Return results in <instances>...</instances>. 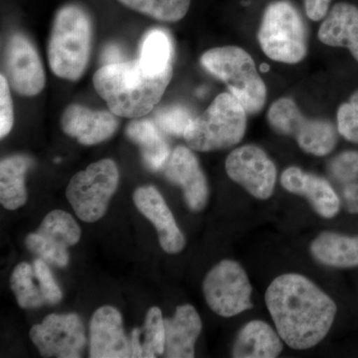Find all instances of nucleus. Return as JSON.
<instances>
[{
  "instance_id": "nucleus-31",
  "label": "nucleus",
  "mask_w": 358,
  "mask_h": 358,
  "mask_svg": "<svg viewBox=\"0 0 358 358\" xmlns=\"http://www.w3.org/2000/svg\"><path fill=\"white\" fill-rule=\"evenodd\" d=\"M336 127L339 136L358 145V89L346 102L341 103L336 113Z\"/></svg>"
},
{
  "instance_id": "nucleus-15",
  "label": "nucleus",
  "mask_w": 358,
  "mask_h": 358,
  "mask_svg": "<svg viewBox=\"0 0 358 358\" xmlns=\"http://www.w3.org/2000/svg\"><path fill=\"white\" fill-rule=\"evenodd\" d=\"M281 185L292 194L308 200L313 211L324 219H333L341 208V197L327 179L303 171L301 167L289 166L282 173Z\"/></svg>"
},
{
  "instance_id": "nucleus-3",
  "label": "nucleus",
  "mask_w": 358,
  "mask_h": 358,
  "mask_svg": "<svg viewBox=\"0 0 358 358\" xmlns=\"http://www.w3.org/2000/svg\"><path fill=\"white\" fill-rule=\"evenodd\" d=\"M93 27L82 7L69 4L59 9L48 43V61L56 76L77 81L83 76L91 55Z\"/></svg>"
},
{
  "instance_id": "nucleus-33",
  "label": "nucleus",
  "mask_w": 358,
  "mask_h": 358,
  "mask_svg": "<svg viewBox=\"0 0 358 358\" xmlns=\"http://www.w3.org/2000/svg\"><path fill=\"white\" fill-rule=\"evenodd\" d=\"M13 103L10 86L3 74L0 76V138H4L13 127Z\"/></svg>"
},
{
  "instance_id": "nucleus-22",
  "label": "nucleus",
  "mask_w": 358,
  "mask_h": 358,
  "mask_svg": "<svg viewBox=\"0 0 358 358\" xmlns=\"http://www.w3.org/2000/svg\"><path fill=\"white\" fill-rule=\"evenodd\" d=\"M310 253L317 263L326 267L358 268V236L324 231L313 240Z\"/></svg>"
},
{
  "instance_id": "nucleus-17",
  "label": "nucleus",
  "mask_w": 358,
  "mask_h": 358,
  "mask_svg": "<svg viewBox=\"0 0 358 358\" xmlns=\"http://www.w3.org/2000/svg\"><path fill=\"white\" fill-rule=\"evenodd\" d=\"M133 199L138 211L154 224L162 250L167 254L180 253L186 245L185 235L159 190L152 185L141 186Z\"/></svg>"
},
{
  "instance_id": "nucleus-19",
  "label": "nucleus",
  "mask_w": 358,
  "mask_h": 358,
  "mask_svg": "<svg viewBox=\"0 0 358 358\" xmlns=\"http://www.w3.org/2000/svg\"><path fill=\"white\" fill-rule=\"evenodd\" d=\"M167 358H192L202 331L199 313L189 303L178 306L171 319L164 320Z\"/></svg>"
},
{
  "instance_id": "nucleus-6",
  "label": "nucleus",
  "mask_w": 358,
  "mask_h": 358,
  "mask_svg": "<svg viewBox=\"0 0 358 358\" xmlns=\"http://www.w3.org/2000/svg\"><path fill=\"white\" fill-rule=\"evenodd\" d=\"M265 55L275 62L298 64L308 54V31L301 14L287 0L268 4L258 31Z\"/></svg>"
},
{
  "instance_id": "nucleus-26",
  "label": "nucleus",
  "mask_w": 358,
  "mask_h": 358,
  "mask_svg": "<svg viewBox=\"0 0 358 358\" xmlns=\"http://www.w3.org/2000/svg\"><path fill=\"white\" fill-rule=\"evenodd\" d=\"M173 42L169 35L164 30L152 29L141 42L138 59L148 74L160 76L173 69Z\"/></svg>"
},
{
  "instance_id": "nucleus-18",
  "label": "nucleus",
  "mask_w": 358,
  "mask_h": 358,
  "mask_svg": "<svg viewBox=\"0 0 358 358\" xmlns=\"http://www.w3.org/2000/svg\"><path fill=\"white\" fill-rule=\"evenodd\" d=\"M117 115L109 110L88 109L77 103L68 106L61 115V128L81 145H95L109 140L119 128Z\"/></svg>"
},
{
  "instance_id": "nucleus-12",
  "label": "nucleus",
  "mask_w": 358,
  "mask_h": 358,
  "mask_svg": "<svg viewBox=\"0 0 358 358\" xmlns=\"http://www.w3.org/2000/svg\"><path fill=\"white\" fill-rule=\"evenodd\" d=\"M81 229L75 219L63 210L49 212L38 230L25 239L26 247L45 262L64 268L69 264L68 249L81 239Z\"/></svg>"
},
{
  "instance_id": "nucleus-2",
  "label": "nucleus",
  "mask_w": 358,
  "mask_h": 358,
  "mask_svg": "<svg viewBox=\"0 0 358 358\" xmlns=\"http://www.w3.org/2000/svg\"><path fill=\"white\" fill-rule=\"evenodd\" d=\"M171 78L173 69L160 76H152L136 59L103 65L94 75L93 84L110 112L117 117L138 119L154 110Z\"/></svg>"
},
{
  "instance_id": "nucleus-28",
  "label": "nucleus",
  "mask_w": 358,
  "mask_h": 358,
  "mask_svg": "<svg viewBox=\"0 0 358 358\" xmlns=\"http://www.w3.org/2000/svg\"><path fill=\"white\" fill-rule=\"evenodd\" d=\"M34 268L22 262L14 268L10 277V288L18 305L22 308H36L45 303L41 289L34 284Z\"/></svg>"
},
{
  "instance_id": "nucleus-14",
  "label": "nucleus",
  "mask_w": 358,
  "mask_h": 358,
  "mask_svg": "<svg viewBox=\"0 0 358 358\" xmlns=\"http://www.w3.org/2000/svg\"><path fill=\"white\" fill-rule=\"evenodd\" d=\"M164 171L171 183L181 188L185 203L190 210H203L208 203V181L192 148L183 145L174 148Z\"/></svg>"
},
{
  "instance_id": "nucleus-23",
  "label": "nucleus",
  "mask_w": 358,
  "mask_h": 358,
  "mask_svg": "<svg viewBox=\"0 0 358 358\" xmlns=\"http://www.w3.org/2000/svg\"><path fill=\"white\" fill-rule=\"evenodd\" d=\"M129 140L140 148L143 162L148 169L159 171L171 155L164 131L152 120L134 119L126 129Z\"/></svg>"
},
{
  "instance_id": "nucleus-34",
  "label": "nucleus",
  "mask_w": 358,
  "mask_h": 358,
  "mask_svg": "<svg viewBox=\"0 0 358 358\" xmlns=\"http://www.w3.org/2000/svg\"><path fill=\"white\" fill-rule=\"evenodd\" d=\"M341 206L348 213L358 215V183L339 187Z\"/></svg>"
},
{
  "instance_id": "nucleus-35",
  "label": "nucleus",
  "mask_w": 358,
  "mask_h": 358,
  "mask_svg": "<svg viewBox=\"0 0 358 358\" xmlns=\"http://www.w3.org/2000/svg\"><path fill=\"white\" fill-rule=\"evenodd\" d=\"M331 0H305L306 13L313 21H320L329 13Z\"/></svg>"
},
{
  "instance_id": "nucleus-16",
  "label": "nucleus",
  "mask_w": 358,
  "mask_h": 358,
  "mask_svg": "<svg viewBox=\"0 0 358 358\" xmlns=\"http://www.w3.org/2000/svg\"><path fill=\"white\" fill-rule=\"evenodd\" d=\"M90 357H131L129 338L124 334L121 313L112 306L99 308L92 317Z\"/></svg>"
},
{
  "instance_id": "nucleus-1",
  "label": "nucleus",
  "mask_w": 358,
  "mask_h": 358,
  "mask_svg": "<svg viewBox=\"0 0 358 358\" xmlns=\"http://www.w3.org/2000/svg\"><path fill=\"white\" fill-rule=\"evenodd\" d=\"M265 303L282 341L296 350L320 345L334 326L338 306L306 275L287 273L268 285Z\"/></svg>"
},
{
  "instance_id": "nucleus-4",
  "label": "nucleus",
  "mask_w": 358,
  "mask_h": 358,
  "mask_svg": "<svg viewBox=\"0 0 358 358\" xmlns=\"http://www.w3.org/2000/svg\"><path fill=\"white\" fill-rule=\"evenodd\" d=\"M202 67L227 87L250 115L265 107L267 87L257 70L253 57L241 47L222 46L205 52Z\"/></svg>"
},
{
  "instance_id": "nucleus-9",
  "label": "nucleus",
  "mask_w": 358,
  "mask_h": 358,
  "mask_svg": "<svg viewBox=\"0 0 358 358\" xmlns=\"http://www.w3.org/2000/svg\"><path fill=\"white\" fill-rule=\"evenodd\" d=\"M202 289L207 305L219 317H236L253 308V287L236 261L225 259L216 264L205 275Z\"/></svg>"
},
{
  "instance_id": "nucleus-5",
  "label": "nucleus",
  "mask_w": 358,
  "mask_h": 358,
  "mask_svg": "<svg viewBox=\"0 0 358 358\" xmlns=\"http://www.w3.org/2000/svg\"><path fill=\"white\" fill-rule=\"evenodd\" d=\"M248 113L234 96L222 93L199 117H194L183 138L199 152L235 147L243 140Z\"/></svg>"
},
{
  "instance_id": "nucleus-29",
  "label": "nucleus",
  "mask_w": 358,
  "mask_h": 358,
  "mask_svg": "<svg viewBox=\"0 0 358 358\" xmlns=\"http://www.w3.org/2000/svg\"><path fill=\"white\" fill-rule=\"evenodd\" d=\"M194 119L185 106L173 105L162 108L155 114V122L164 134L183 138L186 129Z\"/></svg>"
},
{
  "instance_id": "nucleus-11",
  "label": "nucleus",
  "mask_w": 358,
  "mask_h": 358,
  "mask_svg": "<svg viewBox=\"0 0 358 358\" xmlns=\"http://www.w3.org/2000/svg\"><path fill=\"white\" fill-rule=\"evenodd\" d=\"M30 338L43 357L80 358L87 345L86 331L77 313L47 315L31 327Z\"/></svg>"
},
{
  "instance_id": "nucleus-20",
  "label": "nucleus",
  "mask_w": 358,
  "mask_h": 358,
  "mask_svg": "<svg viewBox=\"0 0 358 358\" xmlns=\"http://www.w3.org/2000/svg\"><path fill=\"white\" fill-rule=\"evenodd\" d=\"M319 39L329 47H343L358 62V7L350 2L334 4L324 18Z\"/></svg>"
},
{
  "instance_id": "nucleus-24",
  "label": "nucleus",
  "mask_w": 358,
  "mask_h": 358,
  "mask_svg": "<svg viewBox=\"0 0 358 358\" xmlns=\"http://www.w3.org/2000/svg\"><path fill=\"white\" fill-rule=\"evenodd\" d=\"M33 166L31 157L15 155L0 162V203L8 210H16L27 201L25 176Z\"/></svg>"
},
{
  "instance_id": "nucleus-30",
  "label": "nucleus",
  "mask_w": 358,
  "mask_h": 358,
  "mask_svg": "<svg viewBox=\"0 0 358 358\" xmlns=\"http://www.w3.org/2000/svg\"><path fill=\"white\" fill-rule=\"evenodd\" d=\"M331 180L341 186L358 183V150H348L336 155L327 164Z\"/></svg>"
},
{
  "instance_id": "nucleus-36",
  "label": "nucleus",
  "mask_w": 358,
  "mask_h": 358,
  "mask_svg": "<svg viewBox=\"0 0 358 358\" xmlns=\"http://www.w3.org/2000/svg\"><path fill=\"white\" fill-rule=\"evenodd\" d=\"M124 55L122 54L121 48L117 45H108L103 49L102 53V62L103 65L117 64V63L124 62Z\"/></svg>"
},
{
  "instance_id": "nucleus-10",
  "label": "nucleus",
  "mask_w": 358,
  "mask_h": 358,
  "mask_svg": "<svg viewBox=\"0 0 358 358\" xmlns=\"http://www.w3.org/2000/svg\"><path fill=\"white\" fill-rule=\"evenodd\" d=\"M226 173L251 196L272 197L277 183V167L262 148L245 145L233 150L225 162Z\"/></svg>"
},
{
  "instance_id": "nucleus-32",
  "label": "nucleus",
  "mask_w": 358,
  "mask_h": 358,
  "mask_svg": "<svg viewBox=\"0 0 358 358\" xmlns=\"http://www.w3.org/2000/svg\"><path fill=\"white\" fill-rule=\"evenodd\" d=\"M35 279L38 281L39 288L43 294L45 303L56 305L62 300V291L58 286L50 268L42 259H36L33 263Z\"/></svg>"
},
{
  "instance_id": "nucleus-27",
  "label": "nucleus",
  "mask_w": 358,
  "mask_h": 358,
  "mask_svg": "<svg viewBox=\"0 0 358 358\" xmlns=\"http://www.w3.org/2000/svg\"><path fill=\"white\" fill-rule=\"evenodd\" d=\"M129 9L164 22H178L188 13L192 0H117Z\"/></svg>"
},
{
  "instance_id": "nucleus-21",
  "label": "nucleus",
  "mask_w": 358,
  "mask_h": 358,
  "mask_svg": "<svg viewBox=\"0 0 358 358\" xmlns=\"http://www.w3.org/2000/svg\"><path fill=\"white\" fill-rule=\"evenodd\" d=\"M282 339L277 329L264 320L247 322L238 333L232 348L236 358H275L282 352Z\"/></svg>"
},
{
  "instance_id": "nucleus-7",
  "label": "nucleus",
  "mask_w": 358,
  "mask_h": 358,
  "mask_svg": "<svg viewBox=\"0 0 358 358\" xmlns=\"http://www.w3.org/2000/svg\"><path fill=\"white\" fill-rule=\"evenodd\" d=\"M267 120L275 133L293 138L306 154L326 157L338 145L339 134L334 122L306 117L296 102L286 96L271 105Z\"/></svg>"
},
{
  "instance_id": "nucleus-8",
  "label": "nucleus",
  "mask_w": 358,
  "mask_h": 358,
  "mask_svg": "<svg viewBox=\"0 0 358 358\" xmlns=\"http://www.w3.org/2000/svg\"><path fill=\"white\" fill-rule=\"evenodd\" d=\"M119 179L117 164L110 159L94 162L75 174L67 186L66 196L78 217L88 223L102 219Z\"/></svg>"
},
{
  "instance_id": "nucleus-13",
  "label": "nucleus",
  "mask_w": 358,
  "mask_h": 358,
  "mask_svg": "<svg viewBox=\"0 0 358 358\" xmlns=\"http://www.w3.org/2000/svg\"><path fill=\"white\" fill-rule=\"evenodd\" d=\"M4 67L9 86L20 95L36 96L45 86V72L34 45L22 33H14L6 44Z\"/></svg>"
},
{
  "instance_id": "nucleus-25",
  "label": "nucleus",
  "mask_w": 358,
  "mask_h": 358,
  "mask_svg": "<svg viewBox=\"0 0 358 358\" xmlns=\"http://www.w3.org/2000/svg\"><path fill=\"white\" fill-rule=\"evenodd\" d=\"M131 357L155 358L166 352V327L162 310L152 307L145 315L141 329H134L129 336Z\"/></svg>"
}]
</instances>
